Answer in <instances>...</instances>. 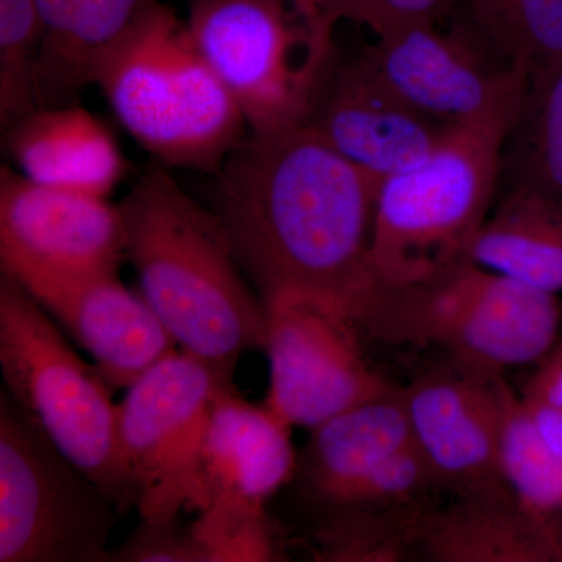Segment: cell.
Returning <instances> with one entry per match:
<instances>
[{"label":"cell","instance_id":"23","mask_svg":"<svg viewBox=\"0 0 562 562\" xmlns=\"http://www.w3.org/2000/svg\"><path fill=\"white\" fill-rule=\"evenodd\" d=\"M501 468L506 487L546 532L562 562V460L516 392L506 409Z\"/></svg>","mask_w":562,"mask_h":562},{"label":"cell","instance_id":"27","mask_svg":"<svg viewBox=\"0 0 562 562\" xmlns=\"http://www.w3.org/2000/svg\"><path fill=\"white\" fill-rule=\"evenodd\" d=\"M203 562L283 560L266 509L211 505L191 525Z\"/></svg>","mask_w":562,"mask_h":562},{"label":"cell","instance_id":"14","mask_svg":"<svg viewBox=\"0 0 562 562\" xmlns=\"http://www.w3.org/2000/svg\"><path fill=\"white\" fill-rule=\"evenodd\" d=\"M10 277L88 351L114 391L127 390L158 361L179 350L143 294L125 286L120 273Z\"/></svg>","mask_w":562,"mask_h":562},{"label":"cell","instance_id":"31","mask_svg":"<svg viewBox=\"0 0 562 562\" xmlns=\"http://www.w3.org/2000/svg\"><path fill=\"white\" fill-rule=\"evenodd\" d=\"M525 401L541 403L562 416V342L554 347L525 386Z\"/></svg>","mask_w":562,"mask_h":562},{"label":"cell","instance_id":"19","mask_svg":"<svg viewBox=\"0 0 562 562\" xmlns=\"http://www.w3.org/2000/svg\"><path fill=\"white\" fill-rule=\"evenodd\" d=\"M419 553L435 562H561L508 487L458 495L420 520Z\"/></svg>","mask_w":562,"mask_h":562},{"label":"cell","instance_id":"8","mask_svg":"<svg viewBox=\"0 0 562 562\" xmlns=\"http://www.w3.org/2000/svg\"><path fill=\"white\" fill-rule=\"evenodd\" d=\"M117 508L0 394V562H106Z\"/></svg>","mask_w":562,"mask_h":562},{"label":"cell","instance_id":"16","mask_svg":"<svg viewBox=\"0 0 562 562\" xmlns=\"http://www.w3.org/2000/svg\"><path fill=\"white\" fill-rule=\"evenodd\" d=\"M291 430L268 406L244 401L235 384L225 386L203 441L205 508L266 509L273 495L297 476L299 454Z\"/></svg>","mask_w":562,"mask_h":562},{"label":"cell","instance_id":"22","mask_svg":"<svg viewBox=\"0 0 562 562\" xmlns=\"http://www.w3.org/2000/svg\"><path fill=\"white\" fill-rule=\"evenodd\" d=\"M450 16L530 87L562 63V0H457Z\"/></svg>","mask_w":562,"mask_h":562},{"label":"cell","instance_id":"13","mask_svg":"<svg viewBox=\"0 0 562 562\" xmlns=\"http://www.w3.org/2000/svg\"><path fill=\"white\" fill-rule=\"evenodd\" d=\"M402 390L414 442L443 490L465 495L506 487L502 436L514 391L502 373L447 358Z\"/></svg>","mask_w":562,"mask_h":562},{"label":"cell","instance_id":"1","mask_svg":"<svg viewBox=\"0 0 562 562\" xmlns=\"http://www.w3.org/2000/svg\"><path fill=\"white\" fill-rule=\"evenodd\" d=\"M211 209L262 303L310 295L357 322L371 268L379 184L312 128L251 133L214 173Z\"/></svg>","mask_w":562,"mask_h":562},{"label":"cell","instance_id":"9","mask_svg":"<svg viewBox=\"0 0 562 562\" xmlns=\"http://www.w3.org/2000/svg\"><path fill=\"white\" fill-rule=\"evenodd\" d=\"M232 384L176 350L127 387L117 435L140 522H180L205 509L203 441L217 395Z\"/></svg>","mask_w":562,"mask_h":562},{"label":"cell","instance_id":"18","mask_svg":"<svg viewBox=\"0 0 562 562\" xmlns=\"http://www.w3.org/2000/svg\"><path fill=\"white\" fill-rule=\"evenodd\" d=\"M414 442L402 387L392 386L313 428L297 476L325 513L384 458Z\"/></svg>","mask_w":562,"mask_h":562},{"label":"cell","instance_id":"25","mask_svg":"<svg viewBox=\"0 0 562 562\" xmlns=\"http://www.w3.org/2000/svg\"><path fill=\"white\" fill-rule=\"evenodd\" d=\"M516 132L512 187L562 203V63L531 85Z\"/></svg>","mask_w":562,"mask_h":562},{"label":"cell","instance_id":"2","mask_svg":"<svg viewBox=\"0 0 562 562\" xmlns=\"http://www.w3.org/2000/svg\"><path fill=\"white\" fill-rule=\"evenodd\" d=\"M120 209L140 294L177 349L233 383L243 355L265 347L268 317L220 216L158 162Z\"/></svg>","mask_w":562,"mask_h":562},{"label":"cell","instance_id":"6","mask_svg":"<svg viewBox=\"0 0 562 562\" xmlns=\"http://www.w3.org/2000/svg\"><path fill=\"white\" fill-rule=\"evenodd\" d=\"M0 371L10 397L54 446L105 492L117 512L132 509L113 387L95 366L74 351L49 313L3 272Z\"/></svg>","mask_w":562,"mask_h":562},{"label":"cell","instance_id":"29","mask_svg":"<svg viewBox=\"0 0 562 562\" xmlns=\"http://www.w3.org/2000/svg\"><path fill=\"white\" fill-rule=\"evenodd\" d=\"M336 22H351L375 36L417 22L450 16L457 0H305Z\"/></svg>","mask_w":562,"mask_h":562},{"label":"cell","instance_id":"28","mask_svg":"<svg viewBox=\"0 0 562 562\" xmlns=\"http://www.w3.org/2000/svg\"><path fill=\"white\" fill-rule=\"evenodd\" d=\"M439 490L443 486L438 473L412 442L366 473L327 514L366 506H427L425 498Z\"/></svg>","mask_w":562,"mask_h":562},{"label":"cell","instance_id":"32","mask_svg":"<svg viewBox=\"0 0 562 562\" xmlns=\"http://www.w3.org/2000/svg\"><path fill=\"white\" fill-rule=\"evenodd\" d=\"M524 398V397H522ZM525 405L530 409L531 416L535 417L539 430L543 438L550 443L554 453L562 460V416L553 409L547 408L541 403L525 401Z\"/></svg>","mask_w":562,"mask_h":562},{"label":"cell","instance_id":"21","mask_svg":"<svg viewBox=\"0 0 562 562\" xmlns=\"http://www.w3.org/2000/svg\"><path fill=\"white\" fill-rule=\"evenodd\" d=\"M469 260L538 290L562 291V203L512 187L473 239Z\"/></svg>","mask_w":562,"mask_h":562},{"label":"cell","instance_id":"26","mask_svg":"<svg viewBox=\"0 0 562 562\" xmlns=\"http://www.w3.org/2000/svg\"><path fill=\"white\" fill-rule=\"evenodd\" d=\"M43 38L36 0H0V125L3 132L38 110L36 74Z\"/></svg>","mask_w":562,"mask_h":562},{"label":"cell","instance_id":"11","mask_svg":"<svg viewBox=\"0 0 562 562\" xmlns=\"http://www.w3.org/2000/svg\"><path fill=\"white\" fill-rule=\"evenodd\" d=\"M269 390L265 405L291 427L313 428L390 390L341 306L310 295L266 303Z\"/></svg>","mask_w":562,"mask_h":562},{"label":"cell","instance_id":"20","mask_svg":"<svg viewBox=\"0 0 562 562\" xmlns=\"http://www.w3.org/2000/svg\"><path fill=\"white\" fill-rule=\"evenodd\" d=\"M158 0H57L36 74L38 109L70 105L92 87L99 61Z\"/></svg>","mask_w":562,"mask_h":562},{"label":"cell","instance_id":"17","mask_svg":"<svg viewBox=\"0 0 562 562\" xmlns=\"http://www.w3.org/2000/svg\"><path fill=\"white\" fill-rule=\"evenodd\" d=\"M3 133L14 171L43 187L110 199L127 172L113 132L79 103L35 110Z\"/></svg>","mask_w":562,"mask_h":562},{"label":"cell","instance_id":"12","mask_svg":"<svg viewBox=\"0 0 562 562\" xmlns=\"http://www.w3.org/2000/svg\"><path fill=\"white\" fill-rule=\"evenodd\" d=\"M125 225L120 203L43 187L0 169L2 272L90 277L120 273Z\"/></svg>","mask_w":562,"mask_h":562},{"label":"cell","instance_id":"3","mask_svg":"<svg viewBox=\"0 0 562 562\" xmlns=\"http://www.w3.org/2000/svg\"><path fill=\"white\" fill-rule=\"evenodd\" d=\"M116 120L165 168L216 173L249 135L231 92L158 0L139 14L92 76Z\"/></svg>","mask_w":562,"mask_h":562},{"label":"cell","instance_id":"24","mask_svg":"<svg viewBox=\"0 0 562 562\" xmlns=\"http://www.w3.org/2000/svg\"><path fill=\"white\" fill-rule=\"evenodd\" d=\"M430 506H366L327 514L314 560L401 562L419 553L420 520Z\"/></svg>","mask_w":562,"mask_h":562},{"label":"cell","instance_id":"5","mask_svg":"<svg viewBox=\"0 0 562 562\" xmlns=\"http://www.w3.org/2000/svg\"><path fill=\"white\" fill-rule=\"evenodd\" d=\"M188 32L251 133L308 124L338 65V22L305 0H190Z\"/></svg>","mask_w":562,"mask_h":562},{"label":"cell","instance_id":"10","mask_svg":"<svg viewBox=\"0 0 562 562\" xmlns=\"http://www.w3.org/2000/svg\"><path fill=\"white\" fill-rule=\"evenodd\" d=\"M360 57L392 92L431 120L512 135L522 117L530 81L506 68L453 21L417 22L387 35Z\"/></svg>","mask_w":562,"mask_h":562},{"label":"cell","instance_id":"4","mask_svg":"<svg viewBox=\"0 0 562 562\" xmlns=\"http://www.w3.org/2000/svg\"><path fill=\"white\" fill-rule=\"evenodd\" d=\"M357 324L373 341L438 349L502 373L557 347L561 308L557 294L464 260L425 280L376 286Z\"/></svg>","mask_w":562,"mask_h":562},{"label":"cell","instance_id":"30","mask_svg":"<svg viewBox=\"0 0 562 562\" xmlns=\"http://www.w3.org/2000/svg\"><path fill=\"white\" fill-rule=\"evenodd\" d=\"M109 562H203L191 528L180 522H140L120 549L110 550Z\"/></svg>","mask_w":562,"mask_h":562},{"label":"cell","instance_id":"15","mask_svg":"<svg viewBox=\"0 0 562 562\" xmlns=\"http://www.w3.org/2000/svg\"><path fill=\"white\" fill-rule=\"evenodd\" d=\"M306 127L380 187L427 160L452 125L413 109L358 55L338 61Z\"/></svg>","mask_w":562,"mask_h":562},{"label":"cell","instance_id":"7","mask_svg":"<svg viewBox=\"0 0 562 562\" xmlns=\"http://www.w3.org/2000/svg\"><path fill=\"white\" fill-rule=\"evenodd\" d=\"M505 136L452 125L430 157L380 183L371 268L379 286H402L469 260L492 211Z\"/></svg>","mask_w":562,"mask_h":562}]
</instances>
